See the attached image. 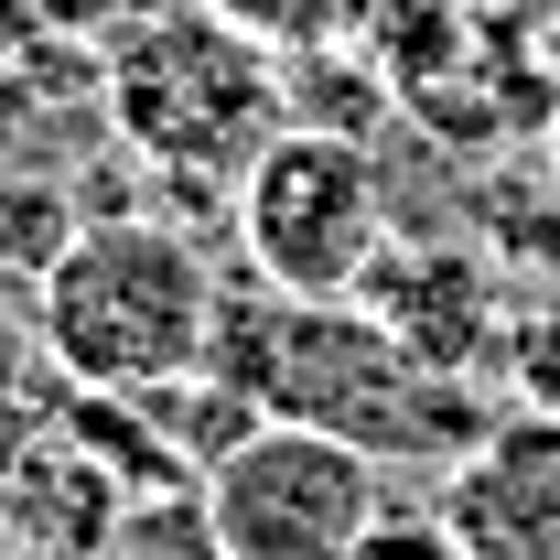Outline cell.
Listing matches in <instances>:
<instances>
[{
  "instance_id": "9c48e42d",
  "label": "cell",
  "mask_w": 560,
  "mask_h": 560,
  "mask_svg": "<svg viewBox=\"0 0 560 560\" xmlns=\"http://www.w3.org/2000/svg\"><path fill=\"white\" fill-rule=\"evenodd\" d=\"M475 33H486V0H377V11L355 22L366 66L399 86V108H410L420 86H442V75L475 66Z\"/></svg>"
},
{
  "instance_id": "7c38bea8",
  "label": "cell",
  "mask_w": 560,
  "mask_h": 560,
  "mask_svg": "<svg viewBox=\"0 0 560 560\" xmlns=\"http://www.w3.org/2000/svg\"><path fill=\"white\" fill-rule=\"evenodd\" d=\"M495 377H506V399H517V410H550V420H560V291H539V302H517V313H506Z\"/></svg>"
},
{
  "instance_id": "52a82bcc",
  "label": "cell",
  "mask_w": 560,
  "mask_h": 560,
  "mask_svg": "<svg viewBox=\"0 0 560 560\" xmlns=\"http://www.w3.org/2000/svg\"><path fill=\"white\" fill-rule=\"evenodd\" d=\"M442 528L464 560H560V420L495 410L453 464H442Z\"/></svg>"
},
{
  "instance_id": "6da1fadb",
  "label": "cell",
  "mask_w": 560,
  "mask_h": 560,
  "mask_svg": "<svg viewBox=\"0 0 560 560\" xmlns=\"http://www.w3.org/2000/svg\"><path fill=\"white\" fill-rule=\"evenodd\" d=\"M206 366L237 377L270 420L346 431L355 453H377V464H431V475L495 420L486 399H475V377L410 355L377 313H355V302H291V291H270L259 270L226 280Z\"/></svg>"
},
{
  "instance_id": "7a4b0ae2",
  "label": "cell",
  "mask_w": 560,
  "mask_h": 560,
  "mask_svg": "<svg viewBox=\"0 0 560 560\" xmlns=\"http://www.w3.org/2000/svg\"><path fill=\"white\" fill-rule=\"evenodd\" d=\"M215 259L162 215H86L75 248L33 280V335L66 388H173L215 355Z\"/></svg>"
},
{
  "instance_id": "5bb4252c",
  "label": "cell",
  "mask_w": 560,
  "mask_h": 560,
  "mask_svg": "<svg viewBox=\"0 0 560 560\" xmlns=\"http://www.w3.org/2000/svg\"><path fill=\"white\" fill-rule=\"evenodd\" d=\"M119 11H140V0H0V66L22 55V44H44V33H75V22H119Z\"/></svg>"
},
{
  "instance_id": "2e32d148",
  "label": "cell",
  "mask_w": 560,
  "mask_h": 560,
  "mask_svg": "<svg viewBox=\"0 0 560 560\" xmlns=\"http://www.w3.org/2000/svg\"><path fill=\"white\" fill-rule=\"evenodd\" d=\"M539 173L560 184V97H550V119H539Z\"/></svg>"
},
{
  "instance_id": "ba28073f",
  "label": "cell",
  "mask_w": 560,
  "mask_h": 560,
  "mask_svg": "<svg viewBox=\"0 0 560 560\" xmlns=\"http://www.w3.org/2000/svg\"><path fill=\"white\" fill-rule=\"evenodd\" d=\"M55 431H75V442L119 475V495H195V486H206V475H195V453L162 431V410H151L140 388H75Z\"/></svg>"
},
{
  "instance_id": "9a60e30c",
  "label": "cell",
  "mask_w": 560,
  "mask_h": 560,
  "mask_svg": "<svg viewBox=\"0 0 560 560\" xmlns=\"http://www.w3.org/2000/svg\"><path fill=\"white\" fill-rule=\"evenodd\" d=\"M355 560H464V550H453L442 506H377L366 539H355Z\"/></svg>"
},
{
  "instance_id": "8fae6325",
  "label": "cell",
  "mask_w": 560,
  "mask_h": 560,
  "mask_svg": "<svg viewBox=\"0 0 560 560\" xmlns=\"http://www.w3.org/2000/svg\"><path fill=\"white\" fill-rule=\"evenodd\" d=\"M75 226H86V195H66V173H44V162L0 173V270L44 280L75 248Z\"/></svg>"
},
{
  "instance_id": "4fadbf2b",
  "label": "cell",
  "mask_w": 560,
  "mask_h": 560,
  "mask_svg": "<svg viewBox=\"0 0 560 560\" xmlns=\"http://www.w3.org/2000/svg\"><path fill=\"white\" fill-rule=\"evenodd\" d=\"M237 33H259L270 55H302V44H355V22L377 0H215Z\"/></svg>"
},
{
  "instance_id": "3957f363",
  "label": "cell",
  "mask_w": 560,
  "mask_h": 560,
  "mask_svg": "<svg viewBox=\"0 0 560 560\" xmlns=\"http://www.w3.org/2000/svg\"><path fill=\"white\" fill-rule=\"evenodd\" d=\"M108 130L151 173H248V151L280 130V55L237 33L215 0H140L97 33Z\"/></svg>"
},
{
  "instance_id": "8992f818",
  "label": "cell",
  "mask_w": 560,
  "mask_h": 560,
  "mask_svg": "<svg viewBox=\"0 0 560 560\" xmlns=\"http://www.w3.org/2000/svg\"><path fill=\"white\" fill-rule=\"evenodd\" d=\"M355 313H377L410 355L475 377L506 346L517 291H506V259H495L486 237H388L366 259V280H355Z\"/></svg>"
},
{
  "instance_id": "277c9868",
  "label": "cell",
  "mask_w": 560,
  "mask_h": 560,
  "mask_svg": "<svg viewBox=\"0 0 560 560\" xmlns=\"http://www.w3.org/2000/svg\"><path fill=\"white\" fill-rule=\"evenodd\" d=\"M388 237H399V206H388L377 140L280 119L248 151V173H237V259L270 291H291V302H355V280H366V259Z\"/></svg>"
},
{
  "instance_id": "30bf717a",
  "label": "cell",
  "mask_w": 560,
  "mask_h": 560,
  "mask_svg": "<svg viewBox=\"0 0 560 560\" xmlns=\"http://www.w3.org/2000/svg\"><path fill=\"white\" fill-rule=\"evenodd\" d=\"M388 108H399V86L366 66V44H302V55H280V119H302V130L377 140Z\"/></svg>"
},
{
  "instance_id": "5b68a950",
  "label": "cell",
  "mask_w": 560,
  "mask_h": 560,
  "mask_svg": "<svg viewBox=\"0 0 560 560\" xmlns=\"http://www.w3.org/2000/svg\"><path fill=\"white\" fill-rule=\"evenodd\" d=\"M377 506H388V464L313 420H259L195 486L215 560H355Z\"/></svg>"
}]
</instances>
